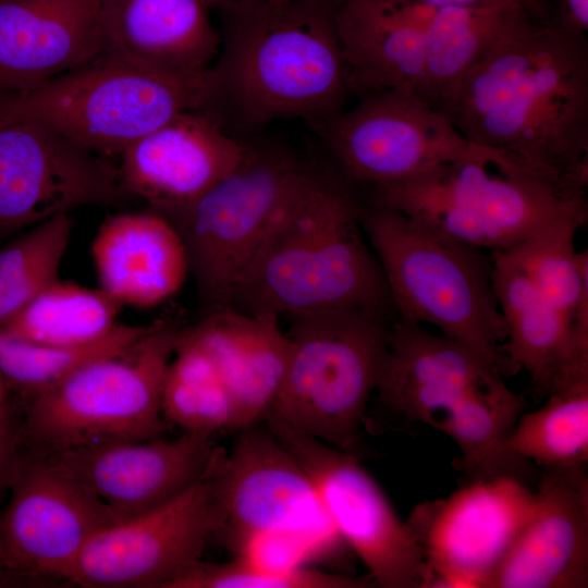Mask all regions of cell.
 <instances>
[{"instance_id":"6da1fadb","label":"cell","mask_w":588,"mask_h":588,"mask_svg":"<svg viewBox=\"0 0 588 588\" xmlns=\"http://www.w3.org/2000/svg\"><path fill=\"white\" fill-rule=\"evenodd\" d=\"M467 139L579 195L588 189V40L522 13L434 106Z\"/></svg>"},{"instance_id":"7a4b0ae2","label":"cell","mask_w":588,"mask_h":588,"mask_svg":"<svg viewBox=\"0 0 588 588\" xmlns=\"http://www.w3.org/2000/svg\"><path fill=\"white\" fill-rule=\"evenodd\" d=\"M341 0H236L218 8L220 48L199 109L228 134L267 124L314 126L341 113L352 90L336 26Z\"/></svg>"},{"instance_id":"3957f363","label":"cell","mask_w":588,"mask_h":588,"mask_svg":"<svg viewBox=\"0 0 588 588\" xmlns=\"http://www.w3.org/2000/svg\"><path fill=\"white\" fill-rule=\"evenodd\" d=\"M360 212L357 189L320 169L278 218L226 307L277 318L346 309L396 319Z\"/></svg>"},{"instance_id":"277c9868","label":"cell","mask_w":588,"mask_h":588,"mask_svg":"<svg viewBox=\"0 0 588 588\" xmlns=\"http://www.w3.org/2000/svg\"><path fill=\"white\" fill-rule=\"evenodd\" d=\"M371 189V200L490 254L564 221L588 220L587 195L567 192L503 154L471 143L456 161Z\"/></svg>"},{"instance_id":"5b68a950","label":"cell","mask_w":588,"mask_h":588,"mask_svg":"<svg viewBox=\"0 0 588 588\" xmlns=\"http://www.w3.org/2000/svg\"><path fill=\"white\" fill-rule=\"evenodd\" d=\"M360 221L381 266L397 319L430 324L515 373L502 346L507 327L492 283L490 253L404 213L363 200Z\"/></svg>"},{"instance_id":"8992f818","label":"cell","mask_w":588,"mask_h":588,"mask_svg":"<svg viewBox=\"0 0 588 588\" xmlns=\"http://www.w3.org/2000/svg\"><path fill=\"white\" fill-rule=\"evenodd\" d=\"M286 317L290 360L268 416L359 457L362 425L383 371L393 320L346 309Z\"/></svg>"},{"instance_id":"52a82bcc","label":"cell","mask_w":588,"mask_h":588,"mask_svg":"<svg viewBox=\"0 0 588 588\" xmlns=\"http://www.w3.org/2000/svg\"><path fill=\"white\" fill-rule=\"evenodd\" d=\"M205 73L163 72L102 52L34 88L0 96V120L35 122L97 155L120 156L175 115L198 110Z\"/></svg>"},{"instance_id":"ba28073f","label":"cell","mask_w":588,"mask_h":588,"mask_svg":"<svg viewBox=\"0 0 588 588\" xmlns=\"http://www.w3.org/2000/svg\"><path fill=\"white\" fill-rule=\"evenodd\" d=\"M179 329L163 320L126 351L97 358L23 402V445L53 452L160 437L161 390Z\"/></svg>"},{"instance_id":"9c48e42d","label":"cell","mask_w":588,"mask_h":588,"mask_svg":"<svg viewBox=\"0 0 588 588\" xmlns=\"http://www.w3.org/2000/svg\"><path fill=\"white\" fill-rule=\"evenodd\" d=\"M237 166L181 219L200 317L230 295L278 218L320 171L292 149L244 138Z\"/></svg>"},{"instance_id":"30bf717a","label":"cell","mask_w":588,"mask_h":588,"mask_svg":"<svg viewBox=\"0 0 588 588\" xmlns=\"http://www.w3.org/2000/svg\"><path fill=\"white\" fill-rule=\"evenodd\" d=\"M237 432L232 450L219 446L211 466L224 512L218 534L228 549L255 536H293L308 542L322 563L347 574L345 565L354 553L305 469L265 422Z\"/></svg>"},{"instance_id":"8fae6325","label":"cell","mask_w":588,"mask_h":588,"mask_svg":"<svg viewBox=\"0 0 588 588\" xmlns=\"http://www.w3.org/2000/svg\"><path fill=\"white\" fill-rule=\"evenodd\" d=\"M315 125L334 172L357 188L404 182L462 158L467 139L409 85L358 97Z\"/></svg>"},{"instance_id":"7c38bea8","label":"cell","mask_w":588,"mask_h":588,"mask_svg":"<svg viewBox=\"0 0 588 588\" xmlns=\"http://www.w3.org/2000/svg\"><path fill=\"white\" fill-rule=\"evenodd\" d=\"M264 422L311 478L331 523L368 569L373 587H431V572L416 538L357 455L273 417Z\"/></svg>"},{"instance_id":"4fadbf2b","label":"cell","mask_w":588,"mask_h":588,"mask_svg":"<svg viewBox=\"0 0 588 588\" xmlns=\"http://www.w3.org/2000/svg\"><path fill=\"white\" fill-rule=\"evenodd\" d=\"M211 466L167 503L100 530L63 580L87 588H169L201 560L207 540L223 525Z\"/></svg>"},{"instance_id":"5bb4252c","label":"cell","mask_w":588,"mask_h":588,"mask_svg":"<svg viewBox=\"0 0 588 588\" xmlns=\"http://www.w3.org/2000/svg\"><path fill=\"white\" fill-rule=\"evenodd\" d=\"M0 514V583L64 579L87 543L117 522L87 487L22 445Z\"/></svg>"},{"instance_id":"9a60e30c","label":"cell","mask_w":588,"mask_h":588,"mask_svg":"<svg viewBox=\"0 0 588 588\" xmlns=\"http://www.w3.org/2000/svg\"><path fill=\"white\" fill-rule=\"evenodd\" d=\"M536 501V491L520 479L499 473L418 504L406 524L431 572V587L486 588L531 518Z\"/></svg>"},{"instance_id":"2e32d148","label":"cell","mask_w":588,"mask_h":588,"mask_svg":"<svg viewBox=\"0 0 588 588\" xmlns=\"http://www.w3.org/2000/svg\"><path fill=\"white\" fill-rule=\"evenodd\" d=\"M128 198L107 157L38 123L0 120V238L76 208Z\"/></svg>"},{"instance_id":"e0dca14e","label":"cell","mask_w":588,"mask_h":588,"mask_svg":"<svg viewBox=\"0 0 588 588\" xmlns=\"http://www.w3.org/2000/svg\"><path fill=\"white\" fill-rule=\"evenodd\" d=\"M212 438L183 432L170 440L156 437L53 452L28 450L91 490L121 520L167 503L200 480L219 448Z\"/></svg>"},{"instance_id":"ac0fdd59","label":"cell","mask_w":588,"mask_h":588,"mask_svg":"<svg viewBox=\"0 0 588 588\" xmlns=\"http://www.w3.org/2000/svg\"><path fill=\"white\" fill-rule=\"evenodd\" d=\"M244 154L243 139L228 134L200 110L182 112L120 155L125 194L171 223L224 179Z\"/></svg>"},{"instance_id":"d6986e66","label":"cell","mask_w":588,"mask_h":588,"mask_svg":"<svg viewBox=\"0 0 588 588\" xmlns=\"http://www.w3.org/2000/svg\"><path fill=\"white\" fill-rule=\"evenodd\" d=\"M503 375L502 365L479 350L395 319L376 392L393 414L430 426L465 396Z\"/></svg>"},{"instance_id":"ffe728a7","label":"cell","mask_w":588,"mask_h":588,"mask_svg":"<svg viewBox=\"0 0 588 588\" xmlns=\"http://www.w3.org/2000/svg\"><path fill=\"white\" fill-rule=\"evenodd\" d=\"M535 512L486 588L588 586V479L585 467L546 470Z\"/></svg>"},{"instance_id":"44dd1931","label":"cell","mask_w":588,"mask_h":588,"mask_svg":"<svg viewBox=\"0 0 588 588\" xmlns=\"http://www.w3.org/2000/svg\"><path fill=\"white\" fill-rule=\"evenodd\" d=\"M98 0H0V96L34 88L105 50Z\"/></svg>"},{"instance_id":"7402d4cb","label":"cell","mask_w":588,"mask_h":588,"mask_svg":"<svg viewBox=\"0 0 588 588\" xmlns=\"http://www.w3.org/2000/svg\"><path fill=\"white\" fill-rule=\"evenodd\" d=\"M492 283L507 335L502 346L515 372L526 370L548 395L588 378V333L576 329L507 250L491 253Z\"/></svg>"},{"instance_id":"603a6c76","label":"cell","mask_w":588,"mask_h":588,"mask_svg":"<svg viewBox=\"0 0 588 588\" xmlns=\"http://www.w3.org/2000/svg\"><path fill=\"white\" fill-rule=\"evenodd\" d=\"M279 319L225 307L181 329L208 354L224 381L234 405L233 431L262 422L280 392L291 345Z\"/></svg>"},{"instance_id":"cb8c5ba5","label":"cell","mask_w":588,"mask_h":588,"mask_svg":"<svg viewBox=\"0 0 588 588\" xmlns=\"http://www.w3.org/2000/svg\"><path fill=\"white\" fill-rule=\"evenodd\" d=\"M90 253L99 289L123 306L155 307L176 294L189 273L179 231L150 209L108 216Z\"/></svg>"},{"instance_id":"d4e9b609","label":"cell","mask_w":588,"mask_h":588,"mask_svg":"<svg viewBox=\"0 0 588 588\" xmlns=\"http://www.w3.org/2000/svg\"><path fill=\"white\" fill-rule=\"evenodd\" d=\"M105 53L181 75L215 62L220 34L205 0H100Z\"/></svg>"},{"instance_id":"484cf974","label":"cell","mask_w":588,"mask_h":588,"mask_svg":"<svg viewBox=\"0 0 588 588\" xmlns=\"http://www.w3.org/2000/svg\"><path fill=\"white\" fill-rule=\"evenodd\" d=\"M336 26L352 94L412 87L419 77L427 30L400 1L341 0Z\"/></svg>"},{"instance_id":"4316f807","label":"cell","mask_w":588,"mask_h":588,"mask_svg":"<svg viewBox=\"0 0 588 588\" xmlns=\"http://www.w3.org/2000/svg\"><path fill=\"white\" fill-rule=\"evenodd\" d=\"M537 411L522 413L483 476L528 461L544 468L585 467L588 462V379L554 390Z\"/></svg>"},{"instance_id":"83f0119b","label":"cell","mask_w":588,"mask_h":588,"mask_svg":"<svg viewBox=\"0 0 588 588\" xmlns=\"http://www.w3.org/2000/svg\"><path fill=\"white\" fill-rule=\"evenodd\" d=\"M527 11L539 15L516 4L439 8L426 35L425 62L412 86L414 93L434 108L443 93Z\"/></svg>"},{"instance_id":"f1b7e54d","label":"cell","mask_w":588,"mask_h":588,"mask_svg":"<svg viewBox=\"0 0 588 588\" xmlns=\"http://www.w3.org/2000/svg\"><path fill=\"white\" fill-rule=\"evenodd\" d=\"M122 308L101 289L58 279L1 326L0 331L38 344L83 345L109 334L118 324Z\"/></svg>"},{"instance_id":"f546056e","label":"cell","mask_w":588,"mask_h":588,"mask_svg":"<svg viewBox=\"0 0 588 588\" xmlns=\"http://www.w3.org/2000/svg\"><path fill=\"white\" fill-rule=\"evenodd\" d=\"M164 420L183 432L213 437L233 431L231 394L208 354L177 331L161 390Z\"/></svg>"},{"instance_id":"4dcf8cb0","label":"cell","mask_w":588,"mask_h":588,"mask_svg":"<svg viewBox=\"0 0 588 588\" xmlns=\"http://www.w3.org/2000/svg\"><path fill=\"white\" fill-rule=\"evenodd\" d=\"M156 323L118 322L101 340L75 346L33 343L0 331V372L8 388L22 401L49 389L97 358L126 351Z\"/></svg>"},{"instance_id":"1f68e13d","label":"cell","mask_w":588,"mask_h":588,"mask_svg":"<svg viewBox=\"0 0 588 588\" xmlns=\"http://www.w3.org/2000/svg\"><path fill=\"white\" fill-rule=\"evenodd\" d=\"M525 408V396L512 391L501 377L465 396L430 426L457 444L463 466L479 477Z\"/></svg>"},{"instance_id":"d6a6232c","label":"cell","mask_w":588,"mask_h":588,"mask_svg":"<svg viewBox=\"0 0 588 588\" xmlns=\"http://www.w3.org/2000/svg\"><path fill=\"white\" fill-rule=\"evenodd\" d=\"M72 229L70 213L59 215L0 249V327L59 279Z\"/></svg>"},{"instance_id":"836d02e7","label":"cell","mask_w":588,"mask_h":588,"mask_svg":"<svg viewBox=\"0 0 588 588\" xmlns=\"http://www.w3.org/2000/svg\"><path fill=\"white\" fill-rule=\"evenodd\" d=\"M373 587L369 576L355 577L302 566L292 569H269L240 559L223 563L199 560L174 579L169 588H367Z\"/></svg>"},{"instance_id":"e575fe53","label":"cell","mask_w":588,"mask_h":588,"mask_svg":"<svg viewBox=\"0 0 588 588\" xmlns=\"http://www.w3.org/2000/svg\"><path fill=\"white\" fill-rule=\"evenodd\" d=\"M21 451V420L9 406L0 413V497L9 490Z\"/></svg>"},{"instance_id":"d590c367","label":"cell","mask_w":588,"mask_h":588,"mask_svg":"<svg viewBox=\"0 0 588 588\" xmlns=\"http://www.w3.org/2000/svg\"><path fill=\"white\" fill-rule=\"evenodd\" d=\"M428 4L441 7H485L500 4H516L531 9L541 14L546 8L541 0H417Z\"/></svg>"},{"instance_id":"8d00e7d4","label":"cell","mask_w":588,"mask_h":588,"mask_svg":"<svg viewBox=\"0 0 588 588\" xmlns=\"http://www.w3.org/2000/svg\"><path fill=\"white\" fill-rule=\"evenodd\" d=\"M547 1V0H546ZM558 13L574 26L587 32L588 0H558Z\"/></svg>"},{"instance_id":"74e56055","label":"cell","mask_w":588,"mask_h":588,"mask_svg":"<svg viewBox=\"0 0 588 588\" xmlns=\"http://www.w3.org/2000/svg\"><path fill=\"white\" fill-rule=\"evenodd\" d=\"M8 385L5 383V380L3 376L0 372V413L5 411L10 405L7 401V390Z\"/></svg>"},{"instance_id":"f35d334b","label":"cell","mask_w":588,"mask_h":588,"mask_svg":"<svg viewBox=\"0 0 588 588\" xmlns=\"http://www.w3.org/2000/svg\"><path fill=\"white\" fill-rule=\"evenodd\" d=\"M210 8H221L236 0H205Z\"/></svg>"},{"instance_id":"ab89813d","label":"cell","mask_w":588,"mask_h":588,"mask_svg":"<svg viewBox=\"0 0 588 588\" xmlns=\"http://www.w3.org/2000/svg\"><path fill=\"white\" fill-rule=\"evenodd\" d=\"M98 1H100V0H98Z\"/></svg>"}]
</instances>
